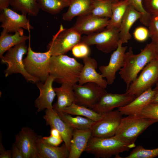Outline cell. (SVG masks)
Segmentation results:
<instances>
[{"instance_id":"obj_32","label":"cell","mask_w":158,"mask_h":158,"mask_svg":"<svg viewBox=\"0 0 158 158\" xmlns=\"http://www.w3.org/2000/svg\"><path fill=\"white\" fill-rule=\"evenodd\" d=\"M115 0H93L91 13L97 17L110 19L112 15V4Z\"/></svg>"},{"instance_id":"obj_23","label":"cell","mask_w":158,"mask_h":158,"mask_svg":"<svg viewBox=\"0 0 158 158\" xmlns=\"http://www.w3.org/2000/svg\"><path fill=\"white\" fill-rule=\"evenodd\" d=\"M143 14L129 5L121 22L120 28V40L123 44L126 43L130 39L131 35L130 30L134 23L140 19Z\"/></svg>"},{"instance_id":"obj_6","label":"cell","mask_w":158,"mask_h":158,"mask_svg":"<svg viewBox=\"0 0 158 158\" xmlns=\"http://www.w3.org/2000/svg\"><path fill=\"white\" fill-rule=\"evenodd\" d=\"M28 40L27 56L23 59L25 68L28 73L44 83L50 75V62L51 55L48 51L44 52L34 51Z\"/></svg>"},{"instance_id":"obj_13","label":"cell","mask_w":158,"mask_h":158,"mask_svg":"<svg viewBox=\"0 0 158 158\" xmlns=\"http://www.w3.org/2000/svg\"><path fill=\"white\" fill-rule=\"evenodd\" d=\"M123 44L120 40L117 48L111 55L108 64L102 65L99 67L101 75L105 78L109 85L113 83L116 73L124 65L125 55L128 47L123 46Z\"/></svg>"},{"instance_id":"obj_40","label":"cell","mask_w":158,"mask_h":158,"mask_svg":"<svg viewBox=\"0 0 158 158\" xmlns=\"http://www.w3.org/2000/svg\"><path fill=\"white\" fill-rule=\"evenodd\" d=\"M42 139L45 142L54 146H58L63 141L62 138L56 137L51 135L48 137H42Z\"/></svg>"},{"instance_id":"obj_22","label":"cell","mask_w":158,"mask_h":158,"mask_svg":"<svg viewBox=\"0 0 158 158\" xmlns=\"http://www.w3.org/2000/svg\"><path fill=\"white\" fill-rule=\"evenodd\" d=\"M73 85L65 83L58 87L54 88L57 96V101L53 105V109L58 113H62L66 108L75 103V98Z\"/></svg>"},{"instance_id":"obj_43","label":"cell","mask_w":158,"mask_h":158,"mask_svg":"<svg viewBox=\"0 0 158 158\" xmlns=\"http://www.w3.org/2000/svg\"><path fill=\"white\" fill-rule=\"evenodd\" d=\"M10 6V0H0V10L8 8Z\"/></svg>"},{"instance_id":"obj_35","label":"cell","mask_w":158,"mask_h":158,"mask_svg":"<svg viewBox=\"0 0 158 158\" xmlns=\"http://www.w3.org/2000/svg\"><path fill=\"white\" fill-rule=\"evenodd\" d=\"M140 116L143 118L158 121V104H149L142 110Z\"/></svg>"},{"instance_id":"obj_47","label":"cell","mask_w":158,"mask_h":158,"mask_svg":"<svg viewBox=\"0 0 158 158\" xmlns=\"http://www.w3.org/2000/svg\"><path fill=\"white\" fill-rule=\"evenodd\" d=\"M154 89L155 90L158 89V80L156 83L155 87Z\"/></svg>"},{"instance_id":"obj_16","label":"cell","mask_w":158,"mask_h":158,"mask_svg":"<svg viewBox=\"0 0 158 158\" xmlns=\"http://www.w3.org/2000/svg\"><path fill=\"white\" fill-rule=\"evenodd\" d=\"M109 20L108 18L94 16L90 13L78 16L71 28L81 35H88L104 29L108 25Z\"/></svg>"},{"instance_id":"obj_41","label":"cell","mask_w":158,"mask_h":158,"mask_svg":"<svg viewBox=\"0 0 158 158\" xmlns=\"http://www.w3.org/2000/svg\"><path fill=\"white\" fill-rule=\"evenodd\" d=\"M0 158H11V150H6L4 148L2 142V136L0 133Z\"/></svg>"},{"instance_id":"obj_24","label":"cell","mask_w":158,"mask_h":158,"mask_svg":"<svg viewBox=\"0 0 158 158\" xmlns=\"http://www.w3.org/2000/svg\"><path fill=\"white\" fill-rule=\"evenodd\" d=\"M37 146L39 158H67L69 151L64 143L60 147L54 146L44 142L39 136Z\"/></svg>"},{"instance_id":"obj_4","label":"cell","mask_w":158,"mask_h":158,"mask_svg":"<svg viewBox=\"0 0 158 158\" xmlns=\"http://www.w3.org/2000/svg\"><path fill=\"white\" fill-rule=\"evenodd\" d=\"M158 122L157 120L140 115L128 116L122 118L115 135L127 144H134L141 134L150 126Z\"/></svg>"},{"instance_id":"obj_1","label":"cell","mask_w":158,"mask_h":158,"mask_svg":"<svg viewBox=\"0 0 158 158\" xmlns=\"http://www.w3.org/2000/svg\"><path fill=\"white\" fill-rule=\"evenodd\" d=\"M156 57L154 43L147 44L138 54H135L130 47L125 53L124 64L119 73L125 83L126 90L137 77L139 73L149 62Z\"/></svg>"},{"instance_id":"obj_39","label":"cell","mask_w":158,"mask_h":158,"mask_svg":"<svg viewBox=\"0 0 158 158\" xmlns=\"http://www.w3.org/2000/svg\"><path fill=\"white\" fill-rule=\"evenodd\" d=\"M133 35L134 39L137 41L144 42L150 37L149 29L142 26L138 27L134 30Z\"/></svg>"},{"instance_id":"obj_18","label":"cell","mask_w":158,"mask_h":158,"mask_svg":"<svg viewBox=\"0 0 158 158\" xmlns=\"http://www.w3.org/2000/svg\"><path fill=\"white\" fill-rule=\"evenodd\" d=\"M54 79V77L50 75L44 83L39 81L36 83L40 91L39 96L35 101L37 112L53 109L52 103L56 95L52 86Z\"/></svg>"},{"instance_id":"obj_29","label":"cell","mask_w":158,"mask_h":158,"mask_svg":"<svg viewBox=\"0 0 158 158\" xmlns=\"http://www.w3.org/2000/svg\"><path fill=\"white\" fill-rule=\"evenodd\" d=\"M62 113L71 115L83 116L95 121L100 120L103 116L102 114L97 113L92 109H89L75 103H73L70 106L66 108L63 110Z\"/></svg>"},{"instance_id":"obj_37","label":"cell","mask_w":158,"mask_h":158,"mask_svg":"<svg viewBox=\"0 0 158 158\" xmlns=\"http://www.w3.org/2000/svg\"><path fill=\"white\" fill-rule=\"evenodd\" d=\"M89 46L83 43H80L75 45L72 49L73 55L77 58H84L88 56L90 53Z\"/></svg>"},{"instance_id":"obj_34","label":"cell","mask_w":158,"mask_h":158,"mask_svg":"<svg viewBox=\"0 0 158 158\" xmlns=\"http://www.w3.org/2000/svg\"><path fill=\"white\" fill-rule=\"evenodd\" d=\"M128 1L130 5L143 14L142 17L140 19V22L145 25L148 26L152 16L145 9L143 0H128Z\"/></svg>"},{"instance_id":"obj_45","label":"cell","mask_w":158,"mask_h":158,"mask_svg":"<svg viewBox=\"0 0 158 158\" xmlns=\"http://www.w3.org/2000/svg\"><path fill=\"white\" fill-rule=\"evenodd\" d=\"M151 103L158 104V89L156 90V93L153 98Z\"/></svg>"},{"instance_id":"obj_3","label":"cell","mask_w":158,"mask_h":158,"mask_svg":"<svg viewBox=\"0 0 158 158\" xmlns=\"http://www.w3.org/2000/svg\"><path fill=\"white\" fill-rule=\"evenodd\" d=\"M135 147V144H127L115 135L107 138L91 136L85 151L97 158H108L113 155L119 158L120 153Z\"/></svg>"},{"instance_id":"obj_28","label":"cell","mask_w":158,"mask_h":158,"mask_svg":"<svg viewBox=\"0 0 158 158\" xmlns=\"http://www.w3.org/2000/svg\"><path fill=\"white\" fill-rule=\"evenodd\" d=\"M10 5L14 10L32 16H37L40 9L37 0H10Z\"/></svg>"},{"instance_id":"obj_30","label":"cell","mask_w":158,"mask_h":158,"mask_svg":"<svg viewBox=\"0 0 158 158\" xmlns=\"http://www.w3.org/2000/svg\"><path fill=\"white\" fill-rule=\"evenodd\" d=\"M58 114L61 118L73 129H90L95 122L90 119L81 116L73 117L70 114L63 113Z\"/></svg>"},{"instance_id":"obj_42","label":"cell","mask_w":158,"mask_h":158,"mask_svg":"<svg viewBox=\"0 0 158 158\" xmlns=\"http://www.w3.org/2000/svg\"><path fill=\"white\" fill-rule=\"evenodd\" d=\"M11 151L12 158H23L22 151L15 143L12 145Z\"/></svg>"},{"instance_id":"obj_20","label":"cell","mask_w":158,"mask_h":158,"mask_svg":"<svg viewBox=\"0 0 158 158\" xmlns=\"http://www.w3.org/2000/svg\"><path fill=\"white\" fill-rule=\"evenodd\" d=\"M156 92V90L150 88L128 104L118 108V110L122 115H140L144 108L152 103Z\"/></svg>"},{"instance_id":"obj_11","label":"cell","mask_w":158,"mask_h":158,"mask_svg":"<svg viewBox=\"0 0 158 158\" xmlns=\"http://www.w3.org/2000/svg\"><path fill=\"white\" fill-rule=\"evenodd\" d=\"M73 87L75 103L91 109L107 93L105 88L92 82L82 85L76 83Z\"/></svg>"},{"instance_id":"obj_27","label":"cell","mask_w":158,"mask_h":158,"mask_svg":"<svg viewBox=\"0 0 158 158\" xmlns=\"http://www.w3.org/2000/svg\"><path fill=\"white\" fill-rule=\"evenodd\" d=\"M129 5L128 0H115L112 4V16L106 28H120L123 19Z\"/></svg>"},{"instance_id":"obj_33","label":"cell","mask_w":158,"mask_h":158,"mask_svg":"<svg viewBox=\"0 0 158 158\" xmlns=\"http://www.w3.org/2000/svg\"><path fill=\"white\" fill-rule=\"evenodd\" d=\"M158 156V147L146 149L142 145L136 147L126 158H153Z\"/></svg>"},{"instance_id":"obj_7","label":"cell","mask_w":158,"mask_h":158,"mask_svg":"<svg viewBox=\"0 0 158 158\" xmlns=\"http://www.w3.org/2000/svg\"><path fill=\"white\" fill-rule=\"evenodd\" d=\"M81 34L72 28H64L61 25L47 46V51L52 56L64 54L80 42Z\"/></svg>"},{"instance_id":"obj_5","label":"cell","mask_w":158,"mask_h":158,"mask_svg":"<svg viewBox=\"0 0 158 158\" xmlns=\"http://www.w3.org/2000/svg\"><path fill=\"white\" fill-rule=\"evenodd\" d=\"M28 51V47L25 42H24L10 48L0 58L1 63L7 66L4 72L5 77L18 73L21 74L28 82L36 83L40 81L38 79L28 74L25 69L23 58Z\"/></svg>"},{"instance_id":"obj_25","label":"cell","mask_w":158,"mask_h":158,"mask_svg":"<svg viewBox=\"0 0 158 158\" xmlns=\"http://www.w3.org/2000/svg\"><path fill=\"white\" fill-rule=\"evenodd\" d=\"M93 0H70L67 11L63 14L62 19L70 21L76 16L91 13Z\"/></svg>"},{"instance_id":"obj_14","label":"cell","mask_w":158,"mask_h":158,"mask_svg":"<svg viewBox=\"0 0 158 158\" xmlns=\"http://www.w3.org/2000/svg\"><path fill=\"white\" fill-rule=\"evenodd\" d=\"M137 96L128 94L107 93L92 107V109L99 114H102L112 111L128 104Z\"/></svg>"},{"instance_id":"obj_46","label":"cell","mask_w":158,"mask_h":158,"mask_svg":"<svg viewBox=\"0 0 158 158\" xmlns=\"http://www.w3.org/2000/svg\"><path fill=\"white\" fill-rule=\"evenodd\" d=\"M154 45L155 49L156 52V56L158 58V44L154 43L152 42Z\"/></svg>"},{"instance_id":"obj_36","label":"cell","mask_w":158,"mask_h":158,"mask_svg":"<svg viewBox=\"0 0 158 158\" xmlns=\"http://www.w3.org/2000/svg\"><path fill=\"white\" fill-rule=\"evenodd\" d=\"M148 27L152 42L158 44V16H152Z\"/></svg>"},{"instance_id":"obj_2","label":"cell","mask_w":158,"mask_h":158,"mask_svg":"<svg viewBox=\"0 0 158 158\" xmlns=\"http://www.w3.org/2000/svg\"><path fill=\"white\" fill-rule=\"evenodd\" d=\"M83 65L65 54L52 56L50 62V75L54 77V82L73 85L78 82Z\"/></svg>"},{"instance_id":"obj_38","label":"cell","mask_w":158,"mask_h":158,"mask_svg":"<svg viewBox=\"0 0 158 158\" xmlns=\"http://www.w3.org/2000/svg\"><path fill=\"white\" fill-rule=\"evenodd\" d=\"M145 11L152 16H158V0H143Z\"/></svg>"},{"instance_id":"obj_48","label":"cell","mask_w":158,"mask_h":158,"mask_svg":"<svg viewBox=\"0 0 158 158\" xmlns=\"http://www.w3.org/2000/svg\"></svg>"},{"instance_id":"obj_31","label":"cell","mask_w":158,"mask_h":158,"mask_svg":"<svg viewBox=\"0 0 158 158\" xmlns=\"http://www.w3.org/2000/svg\"><path fill=\"white\" fill-rule=\"evenodd\" d=\"M40 9L51 14L59 13L68 7L70 0H37Z\"/></svg>"},{"instance_id":"obj_17","label":"cell","mask_w":158,"mask_h":158,"mask_svg":"<svg viewBox=\"0 0 158 158\" xmlns=\"http://www.w3.org/2000/svg\"><path fill=\"white\" fill-rule=\"evenodd\" d=\"M83 62L84 65L80 75L78 84L82 85L87 83L92 82L105 89L108 83L101 74L97 72V63L96 60L87 56L83 58Z\"/></svg>"},{"instance_id":"obj_9","label":"cell","mask_w":158,"mask_h":158,"mask_svg":"<svg viewBox=\"0 0 158 158\" xmlns=\"http://www.w3.org/2000/svg\"><path fill=\"white\" fill-rule=\"evenodd\" d=\"M158 80V58L149 62L126 90V93L137 96L152 87Z\"/></svg>"},{"instance_id":"obj_21","label":"cell","mask_w":158,"mask_h":158,"mask_svg":"<svg viewBox=\"0 0 158 158\" xmlns=\"http://www.w3.org/2000/svg\"><path fill=\"white\" fill-rule=\"evenodd\" d=\"M92 136L90 129H74L71 140L68 158H79Z\"/></svg>"},{"instance_id":"obj_44","label":"cell","mask_w":158,"mask_h":158,"mask_svg":"<svg viewBox=\"0 0 158 158\" xmlns=\"http://www.w3.org/2000/svg\"><path fill=\"white\" fill-rule=\"evenodd\" d=\"M50 135L56 137L62 138L59 131L55 128H51Z\"/></svg>"},{"instance_id":"obj_26","label":"cell","mask_w":158,"mask_h":158,"mask_svg":"<svg viewBox=\"0 0 158 158\" xmlns=\"http://www.w3.org/2000/svg\"><path fill=\"white\" fill-rule=\"evenodd\" d=\"M30 36V34L27 36L19 32L13 35L3 30L0 36V58L11 48L29 40Z\"/></svg>"},{"instance_id":"obj_8","label":"cell","mask_w":158,"mask_h":158,"mask_svg":"<svg viewBox=\"0 0 158 158\" xmlns=\"http://www.w3.org/2000/svg\"><path fill=\"white\" fill-rule=\"evenodd\" d=\"M120 28H106L102 31L95 32L84 36L80 43L88 46L95 45L97 49L108 54L115 50L120 40Z\"/></svg>"},{"instance_id":"obj_19","label":"cell","mask_w":158,"mask_h":158,"mask_svg":"<svg viewBox=\"0 0 158 158\" xmlns=\"http://www.w3.org/2000/svg\"><path fill=\"white\" fill-rule=\"evenodd\" d=\"M45 113L43 117L46 125H49L51 128H55L59 131L69 152L74 129L63 121L53 109H46Z\"/></svg>"},{"instance_id":"obj_12","label":"cell","mask_w":158,"mask_h":158,"mask_svg":"<svg viewBox=\"0 0 158 158\" xmlns=\"http://www.w3.org/2000/svg\"><path fill=\"white\" fill-rule=\"evenodd\" d=\"M0 27L8 33L19 32L24 34L23 29L29 32L34 29L27 17V14L18 13L8 8L0 11Z\"/></svg>"},{"instance_id":"obj_15","label":"cell","mask_w":158,"mask_h":158,"mask_svg":"<svg viewBox=\"0 0 158 158\" xmlns=\"http://www.w3.org/2000/svg\"><path fill=\"white\" fill-rule=\"evenodd\" d=\"M38 136L33 130L27 127L22 128L16 135L15 143L22 151L23 158H39L37 146Z\"/></svg>"},{"instance_id":"obj_10","label":"cell","mask_w":158,"mask_h":158,"mask_svg":"<svg viewBox=\"0 0 158 158\" xmlns=\"http://www.w3.org/2000/svg\"><path fill=\"white\" fill-rule=\"evenodd\" d=\"M102 114V118L95 121L91 126L92 136L107 138L114 135L122 118V115L118 109Z\"/></svg>"}]
</instances>
